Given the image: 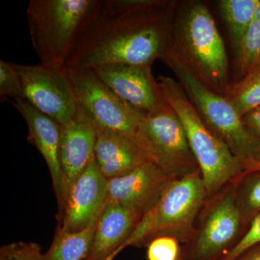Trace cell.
<instances>
[{
  "label": "cell",
  "mask_w": 260,
  "mask_h": 260,
  "mask_svg": "<svg viewBox=\"0 0 260 260\" xmlns=\"http://www.w3.org/2000/svg\"><path fill=\"white\" fill-rule=\"evenodd\" d=\"M181 251L182 260H223L240 240L244 225L236 200V181L213 195Z\"/></svg>",
  "instance_id": "ba28073f"
},
{
  "label": "cell",
  "mask_w": 260,
  "mask_h": 260,
  "mask_svg": "<svg viewBox=\"0 0 260 260\" xmlns=\"http://www.w3.org/2000/svg\"><path fill=\"white\" fill-rule=\"evenodd\" d=\"M95 226L73 233L56 229L52 244L44 254L37 244L18 243L2 247L0 256L9 260H85L91 249Z\"/></svg>",
  "instance_id": "2e32d148"
},
{
  "label": "cell",
  "mask_w": 260,
  "mask_h": 260,
  "mask_svg": "<svg viewBox=\"0 0 260 260\" xmlns=\"http://www.w3.org/2000/svg\"><path fill=\"white\" fill-rule=\"evenodd\" d=\"M180 242L175 238L162 236L155 238L148 244V260H182Z\"/></svg>",
  "instance_id": "603a6c76"
},
{
  "label": "cell",
  "mask_w": 260,
  "mask_h": 260,
  "mask_svg": "<svg viewBox=\"0 0 260 260\" xmlns=\"http://www.w3.org/2000/svg\"><path fill=\"white\" fill-rule=\"evenodd\" d=\"M109 180L93 159L83 174L70 186L59 208L57 229L78 232L96 224L108 199Z\"/></svg>",
  "instance_id": "8fae6325"
},
{
  "label": "cell",
  "mask_w": 260,
  "mask_h": 260,
  "mask_svg": "<svg viewBox=\"0 0 260 260\" xmlns=\"http://www.w3.org/2000/svg\"><path fill=\"white\" fill-rule=\"evenodd\" d=\"M208 198L200 169L174 179L156 204L140 219L124 246H148L155 238L162 236L186 244L194 234Z\"/></svg>",
  "instance_id": "8992f818"
},
{
  "label": "cell",
  "mask_w": 260,
  "mask_h": 260,
  "mask_svg": "<svg viewBox=\"0 0 260 260\" xmlns=\"http://www.w3.org/2000/svg\"><path fill=\"white\" fill-rule=\"evenodd\" d=\"M235 260H260V246L257 245L248 249Z\"/></svg>",
  "instance_id": "4316f807"
},
{
  "label": "cell",
  "mask_w": 260,
  "mask_h": 260,
  "mask_svg": "<svg viewBox=\"0 0 260 260\" xmlns=\"http://www.w3.org/2000/svg\"><path fill=\"white\" fill-rule=\"evenodd\" d=\"M236 54V78L241 81L260 69V25L255 19L249 25Z\"/></svg>",
  "instance_id": "ffe728a7"
},
{
  "label": "cell",
  "mask_w": 260,
  "mask_h": 260,
  "mask_svg": "<svg viewBox=\"0 0 260 260\" xmlns=\"http://www.w3.org/2000/svg\"><path fill=\"white\" fill-rule=\"evenodd\" d=\"M21 80L25 99L60 124L76 114L78 104L67 70L42 64H23L9 61Z\"/></svg>",
  "instance_id": "30bf717a"
},
{
  "label": "cell",
  "mask_w": 260,
  "mask_h": 260,
  "mask_svg": "<svg viewBox=\"0 0 260 260\" xmlns=\"http://www.w3.org/2000/svg\"><path fill=\"white\" fill-rule=\"evenodd\" d=\"M224 96L242 118L260 107V71L231 85Z\"/></svg>",
  "instance_id": "7402d4cb"
},
{
  "label": "cell",
  "mask_w": 260,
  "mask_h": 260,
  "mask_svg": "<svg viewBox=\"0 0 260 260\" xmlns=\"http://www.w3.org/2000/svg\"><path fill=\"white\" fill-rule=\"evenodd\" d=\"M162 97L181 121L198 161L208 198L245 172L244 164L207 127L179 82L167 75L157 79Z\"/></svg>",
  "instance_id": "5b68a950"
},
{
  "label": "cell",
  "mask_w": 260,
  "mask_h": 260,
  "mask_svg": "<svg viewBox=\"0 0 260 260\" xmlns=\"http://www.w3.org/2000/svg\"><path fill=\"white\" fill-rule=\"evenodd\" d=\"M94 158L108 180L126 175L147 161L131 138L99 128Z\"/></svg>",
  "instance_id": "ac0fdd59"
},
{
  "label": "cell",
  "mask_w": 260,
  "mask_h": 260,
  "mask_svg": "<svg viewBox=\"0 0 260 260\" xmlns=\"http://www.w3.org/2000/svg\"><path fill=\"white\" fill-rule=\"evenodd\" d=\"M259 0H220L219 10L232 40L234 51H237L249 25L255 19Z\"/></svg>",
  "instance_id": "d6986e66"
},
{
  "label": "cell",
  "mask_w": 260,
  "mask_h": 260,
  "mask_svg": "<svg viewBox=\"0 0 260 260\" xmlns=\"http://www.w3.org/2000/svg\"><path fill=\"white\" fill-rule=\"evenodd\" d=\"M151 67L109 64L93 70L123 100L148 114L166 102Z\"/></svg>",
  "instance_id": "7c38bea8"
},
{
  "label": "cell",
  "mask_w": 260,
  "mask_h": 260,
  "mask_svg": "<svg viewBox=\"0 0 260 260\" xmlns=\"http://www.w3.org/2000/svg\"><path fill=\"white\" fill-rule=\"evenodd\" d=\"M160 59L172 70L207 127L244 168L257 155L259 141L251 134L242 116L224 96L214 91L191 68L172 37Z\"/></svg>",
  "instance_id": "7a4b0ae2"
},
{
  "label": "cell",
  "mask_w": 260,
  "mask_h": 260,
  "mask_svg": "<svg viewBox=\"0 0 260 260\" xmlns=\"http://www.w3.org/2000/svg\"><path fill=\"white\" fill-rule=\"evenodd\" d=\"M172 37L183 55L212 90L225 95L231 87L225 44L213 15L201 1L174 7Z\"/></svg>",
  "instance_id": "277c9868"
},
{
  "label": "cell",
  "mask_w": 260,
  "mask_h": 260,
  "mask_svg": "<svg viewBox=\"0 0 260 260\" xmlns=\"http://www.w3.org/2000/svg\"><path fill=\"white\" fill-rule=\"evenodd\" d=\"M0 260H9L7 259V258L4 257V256H0Z\"/></svg>",
  "instance_id": "4dcf8cb0"
},
{
  "label": "cell",
  "mask_w": 260,
  "mask_h": 260,
  "mask_svg": "<svg viewBox=\"0 0 260 260\" xmlns=\"http://www.w3.org/2000/svg\"><path fill=\"white\" fill-rule=\"evenodd\" d=\"M97 135V126L79 106L75 116L60 124L59 158L67 194L93 160Z\"/></svg>",
  "instance_id": "5bb4252c"
},
{
  "label": "cell",
  "mask_w": 260,
  "mask_h": 260,
  "mask_svg": "<svg viewBox=\"0 0 260 260\" xmlns=\"http://www.w3.org/2000/svg\"><path fill=\"white\" fill-rule=\"evenodd\" d=\"M125 248L126 247L124 246H120L119 249H116V250L114 251L112 254H111L110 255L108 256L107 257H106L105 259L103 260H114L115 259L116 256H117L118 254L123 250V249H125Z\"/></svg>",
  "instance_id": "f1b7e54d"
},
{
  "label": "cell",
  "mask_w": 260,
  "mask_h": 260,
  "mask_svg": "<svg viewBox=\"0 0 260 260\" xmlns=\"http://www.w3.org/2000/svg\"><path fill=\"white\" fill-rule=\"evenodd\" d=\"M242 121L251 134L260 142V107L243 116Z\"/></svg>",
  "instance_id": "484cf974"
},
{
  "label": "cell",
  "mask_w": 260,
  "mask_h": 260,
  "mask_svg": "<svg viewBox=\"0 0 260 260\" xmlns=\"http://www.w3.org/2000/svg\"><path fill=\"white\" fill-rule=\"evenodd\" d=\"M132 139L147 161L173 179L200 169L184 126L167 102L145 114Z\"/></svg>",
  "instance_id": "52a82bcc"
},
{
  "label": "cell",
  "mask_w": 260,
  "mask_h": 260,
  "mask_svg": "<svg viewBox=\"0 0 260 260\" xmlns=\"http://www.w3.org/2000/svg\"><path fill=\"white\" fill-rule=\"evenodd\" d=\"M174 179L148 161L121 177L109 180L107 202H113L143 217L156 204Z\"/></svg>",
  "instance_id": "4fadbf2b"
},
{
  "label": "cell",
  "mask_w": 260,
  "mask_h": 260,
  "mask_svg": "<svg viewBox=\"0 0 260 260\" xmlns=\"http://www.w3.org/2000/svg\"><path fill=\"white\" fill-rule=\"evenodd\" d=\"M260 244V213L253 218L247 232L223 260H235L248 249Z\"/></svg>",
  "instance_id": "d4e9b609"
},
{
  "label": "cell",
  "mask_w": 260,
  "mask_h": 260,
  "mask_svg": "<svg viewBox=\"0 0 260 260\" xmlns=\"http://www.w3.org/2000/svg\"><path fill=\"white\" fill-rule=\"evenodd\" d=\"M13 105L20 113L28 127V141L39 150L47 162L59 208L67 197V189L59 164L60 124L39 112L25 99H15Z\"/></svg>",
  "instance_id": "9a60e30c"
},
{
  "label": "cell",
  "mask_w": 260,
  "mask_h": 260,
  "mask_svg": "<svg viewBox=\"0 0 260 260\" xmlns=\"http://www.w3.org/2000/svg\"><path fill=\"white\" fill-rule=\"evenodd\" d=\"M245 172H253V171H260V145L259 150L257 155L252 161L249 162L245 168Z\"/></svg>",
  "instance_id": "83f0119b"
},
{
  "label": "cell",
  "mask_w": 260,
  "mask_h": 260,
  "mask_svg": "<svg viewBox=\"0 0 260 260\" xmlns=\"http://www.w3.org/2000/svg\"><path fill=\"white\" fill-rule=\"evenodd\" d=\"M78 106L99 129L133 138L145 113L123 100L90 68H66Z\"/></svg>",
  "instance_id": "9c48e42d"
},
{
  "label": "cell",
  "mask_w": 260,
  "mask_h": 260,
  "mask_svg": "<svg viewBox=\"0 0 260 260\" xmlns=\"http://www.w3.org/2000/svg\"><path fill=\"white\" fill-rule=\"evenodd\" d=\"M26 13L41 64L65 70L85 29L100 15L101 0H30Z\"/></svg>",
  "instance_id": "3957f363"
},
{
  "label": "cell",
  "mask_w": 260,
  "mask_h": 260,
  "mask_svg": "<svg viewBox=\"0 0 260 260\" xmlns=\"http://www.w3.org/2000/svg\"><path fill=\"white\" fill-rule=\"evenodd\" d=\"M0 95L25 99L21 80L9 61L0 60Z\"/></svg>",
  "instance_id": "cb8c5ba5"
},
{
  "label": "cell",
  "mask_w": 260,
  "mask_h": 260,
  "mask_svg": "<svg viewBox=\"0 0 260 260\" xmlns=\"http://www.w3.org/2000/svg\"><path fill=\"white\" fill-rule=\"evenodd\" d=\"M176 3L156 4L134 11L101 14L85 29L66 68L95 69L103 65H150L167 49Z\"/></svg>",
  "instance_id": "6da1fadb"
},
{
  "label": "cell",
  "mask_w": 260,
  "mask_h": 260,
  "mask_svg": "<svg viewBox=\"0 0 260 260\" xmlns=\"http://www.w3.org/2000/svg\"><path fill=\"white\" fill-rule=\"evenodd\" d=\"M141 218L122 205L107 202L98 220L91 249L85 260H103L124 246Z\"/></svg>",
  "instance_id": "e0dca14e"
},
{
  "label": "cell",
  "mask_w": 260,
  "mask_h": 260,
  "mask_svg": "<svg viewBox=\"0 0 260 260\" xmlns=\"http://www.w3.org/2000/svg\"><path fill=\"white\" fill-rule=\"evenodd\" d=\"M245 172L236 180V200L244 223L260 213V171Z\"/></svg>",
  "instance_id": "44dd1931"
},
{
  "label": "cell",
  "mask_w": 260,
  "mask_h": 260,
  "mask_svg": "<svg viewBox=\"0 0 260 260\" xmlns=\"http://www.w3.org/2000/svg\"><path fill=\"white\" fill-rule=\"evenodd\" d=\"M255 20L260 25V0L259 4H258L257 8H256V14H255ZM260 71V69L259 70ZM258 72V71H257Z\"/></svg>",
  "instance_id": "f546056e"
}]
</instances>
